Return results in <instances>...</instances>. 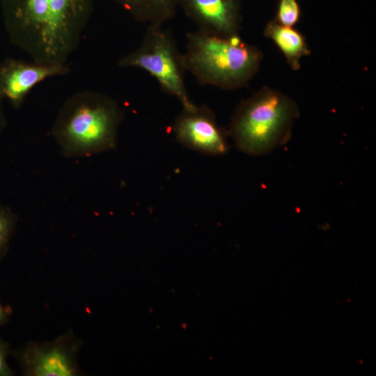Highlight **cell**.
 <instances>
[{
    "mask_svg": "<svg viewBox=\"0 0 376 376\" xmlns=\"http://www.w3.org/2000/svg\"><path fill=\"white\" fill-rule=\"evenodd\" d=\"M95 0H0L8 42L35 63L68 65L91 19Z\"/></svg>",
    "mask_w": 376,
    "mask_h": 376,
    "instance_id": "obj_1",
    "label": "cell"
},
{
    "mask_svg": "<svg viewBox=\"0 0 376 376\" xmlns=\"http://www.w3.org/2000/svg\"><path fill=\"white\" fill-rule=\"evenodd\" d=\"M124 118L121 107L111 96L81 91L63 102L50 133L64 157H89L116 148Z\"/></svg>",
    "mask_w": 376,
    "mask_h": 376,
    "instance_id": "obj_2",
    "label": "cell"
},
{
    "mask_svg": "<svg viewBox=\"0 0 376 376\" xmlns=\"http://www.w3.org/2000/svg\"><path fill=\"white\" fill-rule=\"evenodd\" d=\"M185 66L202 84L226 90L245 86L263 60L259 49L238 34L224 36L198 29L187 35Z\"/></svg>",
    "mask_w": 376,
    "mask_h": 376,
    "instance_id": "obj_3",
    "label": "cell"
},
{
    "mask_svg": "<svg viewBox=\"0 0 376 376\" xmlns=\"http://www.w3.org/2000/svg\"><path fill=\"white\" fill-rule=\"evenodd\" d=\"M298 116V107L292 99L264 87L239 104L228 133L242 152L264 155L290 139Z\"/></svg>",
    "mask_w": 376,
    "mask_h": 376,
    "instance_id": "obj_4",
    "label": "cell"
},
{
    "mask_svg": "<svg viewBox=\"0 0 376 376\" xmlns=\"http://www.w3.org/2000/svg\"><path fill=\"white\" fill-rule=\"evenodd\" d=\"M116 65L147 72L165 93L179 100L183 109H191L196 106L186 88L187 70L182 53L171 31L162 25L148 26L139 46L119 58Z\"/></svg>",
    "mask_w": 376,
    "mask_h": 376,
    "instance_id": "obj_5",
    "label": "cell"
},
{
    "mask_svg": "<svg viewBox=\"0 0 376 376\" xmlns=\"http://www.w3.org/2000/svg\"><path fill=\"white\" fill-rule=\"evenodd\" d=\"M81 340L71 330L49 342H29L15 353L26 376H77Z\"/></svg>",
    "mask_w": 376,
    "mask_h": 376,
    "instance_id": "obj_6",
    "label": "cell"
},
{
    "mask_svg": "<svg viewBox=\"0 0 376 376\" xmlns=\"http://www.w3.org/2000/svg\"><path fill=\"white\" fill-rule=\"evenodd\" d=\"M173 130L177 141L194 150L221 155L229 150L228 134L217 123L213 111L205 105L183 109Z\"/></svg>",
    "mask_w": 376,
    "mask_h": 376,
    "instance_id": "obj_7",
    "label": "cell"
},
{
    "mask_svg": "<svg viewBox=\"0 0 376 376\" xmlns=\"http://www.w3.org/2000/svg\"><path fill=\"white\" fill-rule=\"evenodd\" d=\"M70 70L68 65L41 64L7 57L0 63V95L17 109L39 83L49 77L67 75Z\"/></svg>",
    "mask_w": 376,
    "mask_h": 376,
    "instance_id": "obj_8",
    "label": "cell"
},
{
    "mask_svg": "<svg viewBox=\"0 0 376 376\" xmlns=\"http://www.w3.org/2000/svg\"><path fill=\"white\" fill-rule=\"evenodd\" d=\"M178 5L199 30L238 34L242 21L239 0H178Z\"/></svg>",
    "mask_w": 376,
    "mask_h": 376,
    "instance_id": "obj_9",
    "label": "cell"
},
{
    "mask_svg": "<svg viewBox=\"0 0 376 376\" xmlns=\"http://www.w3.org/2000/svg\"><path fill=\"white\" fill-rule=\"evenodd\" d=\"M265 35L277 45L294 70L299 69L301 59L310 54L301 33L292 27L278 23L276 19L267 23Z\"/></svg>",
    "mask_w": 376,
    "mask_h": 376,
    "instance_id": "obj_10",
    "label": "cell"
},
{
    "mask_svg": "<svg viewBox=\"0 0 376 376\" xmlns=\"http://www.w3.org/2000/svg\"><path fill=\"white\" fill-rule=\"evenodd\" d=\"M134 20L149 25H163L176 13L178 0H115Z\"/></svg>",
    "mask_w": 376,
    "mask_h": 376,
    "instance_id": "obj_11",
    "label": "cell"
},
{
    "mask_svg": "<svg viewBox=\"0 0 376 376\" xmlns=\"http://www.w3.org/2000/svg\"><path fill=\"white\" fill-rule=\"evenodd\" d=\"M17 220L15 212L8 206L0 203V260L8 253Z\"/></svg>",
    "mask_w": 376,
    "mask_h": 376,
    "instance_id": "obj_12",
    "label": "cell"
},
{
    "mask_svg": "<svg viewBox=\"0 0 376 376\" xmlns=\"http://www.w3.org/2000/svg\"><path fill=\"white\" fill-rule=\"evenodd\" d=\"M300 13L297 0H279L276 21L283 26L292 27L299 21Z\"/></svg>",
    "mask_w": 376,
    "mask_h": 376,
    "instance_id": "obj_13",
    "label": "cell"
},
{
    "mask_svg": "<svg viewBox=\"0 0 376 376\" xmlns=\"http://www.w3.org/2000/svg\"><path fill=\"white\" fill-rule=\"evenodd\" d=\"M10 353L8 343L0 337V376H11L14 375L7 363V357Z\"/></svg>",
    "mask_w": 376,
    "mask_h": 376,
    "instance_id": "obj_14",
    "label": "cell"
},
{
    "mask_svg": "<svg viewBox=\"0 0 376 376\" xmlns=\"http://www.w3.org/2000/svg\"><path fill=\"white\" fill-rule=\"evenodd\" d=\"M7 124V118L3 106V98L0 95V136L6 128Z\"/></svg>",
    "mask_w": 376,
    "mask_h": 376,
    "instance_id": "obj_15",
    "label": "cell"
},
{
    "mask_svg": "<svg viewBox=\"0 0 376 376\" xmlns=\"http://www.w3.org/2000/svg\"><path fill=\"white\" fill-rule=\"evenodd\" d=\"M8 316V311L0 302V326L7 322Z\"/></svg>",
    "mask_w": 376,
    "mask_h": 376,
    "instance_id": "obj_16",
    "label": "cell"
}]
</instances>
